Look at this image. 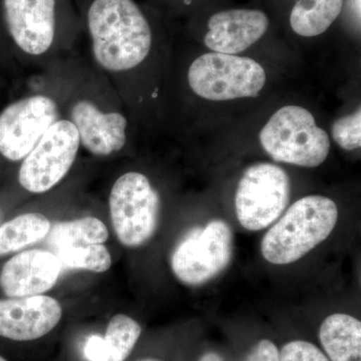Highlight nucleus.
Instances as JSON below:
<instances>
[{"label": "nucleus", "mask_w": 361, "mask_h": 361, "mask_svg": "<svg viewBox=\"0 0 361 361\" xmlns=\"http://www.w3.org/2000/svg\"><path fill=\"white\" fill-rule=\"evenodd\" d=\"M87 26L92 54L104 70H132L151 51V26L133 0H94L87 13Z\"/></svg>", "instance_id": "1"}, {"label": "nucleus", "mask_w": 361, "mask_h": 361, "mask_svg": "<svg viewBox=\"0 0 361 361\" xmlns=\"http://www.w3.org/2000/svg\"><path fill=\"white\" fill-rule=\"evenodd\" d=\"M338 220L336 202L310 195L299 199L261 242L263 257L275 265L296 262L329 238Z\"/></svg>", "instance_id": "2"}, {"label": "nucleus", "mask_w": 361, "mask_h": 361, "mask_svg": "<svg viewBox=\"0 0 361 361\" xmlns=\"http://www.w3.org/2000/svg\"><path fill=\"white\" fill-rule=\"evenodd\" d=\"M261 146L276 161L315 168L326 160L329 135L318 127L310 111L285 106L271 116L259 135Z\"/></svg>", "instance_id": "3"}, {"label": "nucleus", "mask_w": 361, "mask_h": 361, "mask_svg": "<svg viewBox=\"0 0 361 361\" xmlns=\"http://www.w3.org/2000/svg\"><path fill=\"white\" fill-rule=\"evenodd\" d=\"M188 80L197 96L209 101H231L258 97L265 85L266 73L254 59L213 51L194 61Z\"/></svg>", "instance_id": "4"}, {"label": "nucleus", "mask_w": 361, "mask_h": 361, "mask_svg": "<svg viewBox=\"0 0 361 361\" xmlns=\"http://www.w3.org/2000/svg\"><path fill=\"white\" fill-rule=\"evenodd\" d=\"M233 233L225 221H210L194 227L178 242L171 255V268L182 283L200 286L217 277L231 262Z\"/></svg>", "instance_id": "5"}, {"label": "nucleus", "mask_w": 361, "mask_h": 361, "mask_svg": "<svg viewBox=\"0 0 361 361\" xmlns=\"http://www.w3.org/2000/svg\"><path fill=\"white\" fill-rule=\"evenodd\" d=\"M111 224L123 245H144L155 234L160 213V196L141 173L121 176L111 190Z\"/></svg>", "instance_id": "6"}, {"label": "nucleus", "mask_w": 361, "mask_h": 361, "mask_svg": "<svg viewBox=\"0 0 361 361\" xmlns=\"http://www.w3.org/2000/svg\"><path fill=\"white\" fill-rule=\"evenodd\" d=\"M290 180L283 169L271 163L250 166L235 196V211L242 227L260 231L283 214L290 198Z\"/></svg>", "instance_id": "7"}, {"label": "nucleus", "mask_w": 361, "mask_h": 361, "mask_svg": "<svg viewBox=\"0 0 361 361\" xmlns=\"http://www.w3.org/2000/svg\"><path fill=\"white\" fill-rule=\"evenodd\" d=\"M80 141L71 121L59 120L23 159L18 180L30 193L42 194L59 184L77 158Z\"/></svg>", "instance_id": "8"}, {"label": "nucleus", "mask_w": 361, "mask_h": 361, "mask_svg": "<svg viewBox=\"0 0 361 361\" xmlns=\"http://www.w3.org/2000/svg\"><path fill=\"white\" fill-rule=\"evenodd\" d=\"M58 121L51 97L37 94L9 104L0 114V154L9 161L23 160Z\"/></svg>", "instance_id": "9"}, {"label": "nucleus", "mask_w": 361, "mask_h": 361, "mask_svg": "<svg viewBox=\"0 0 361 361\" xmlns=\"http://www.w3.org/2000/svg\"><path fill=\"white\" fill-rule=\"evenodd\" d=\"M7 27L16 45L30 56L51 49L56 35V0H4Z\"/></svg>", "instance_id": "10"}, {"label": "nucleus", "mask_w": 361, "mask_h": 361, "mask_svg": "<svg viewBox=\"0 0 361 361\" xmlns=\"http://www.w3.org/2000/svg\"><path fill=\"white\" fill-rule=\"evenodd\" d=\"M63 308L52 297L35 295L0 300V336L30 341L47 336L61 322Z\"/></svg>", "instance_id": "11"}, {"label": "nucleus", "mask_w": 361, "mask_h": 361, "mask_svg": "<svg viewBox=\"0 0 361 361\" xmlns=\"http://www.w3.org/2000/svg\"><path fill=\"white\" fill-rule=\"evenodd\" d=\"M63 266L51 251L26 250L9 259L0 273V286L11 298L42 295L58 282Z\"/></svg>", "instance_id": "12"}, {"label": "nucleus", "mask_w": 361, "mask_h": 361, "mask_svg": "<svg viewBox=\"0 0 361 361\" xmlns=\"http://www.w3.org/2000/svg\"><path fill=\"white\" fill-rule=\"evenodd\" d=\"M205 44L214 52L237 54L257 42L267 32L269 20L256 9H230L211 16Z\"/></svg>", "instance_id": "13"}, {"label": "nucleus", "mask_w": 361, "mask_h": 361, "mask_svg": "<svg viewBox=\"0 0 361 361\" xmlns=\"http://www.w3.org/2000/svg\"><path fill=\"white\" fill-rule=\"evenodd\" d=\"M71 122L77 128L80 145L92 155L106 157L121 151L127 141V118L116 111L104 113L82 99L71 106Z\"/></svg>", "instance_id": "14"}, {"label": "nucleus", "mask_w": 361, "mask_h": 361, "mask_svg": "<svg viewBox=\"0 0 361 361\" xmlns=\"http://www.w3.org/2000/svg\"><path fill=\"white\" fill-rule=\"evenodd\" d=\"M319 339L330 361H361V322L334 313L322 322Z\"/></svg>", "instance_id": "15"}, {"label": "nucleus", "mask_w": 361, "mask_h": 361, "mask_svg": "<svg viewBox=\"0 0 361 361\" xmlns=\"http://www.w3.org/2000/svg\"><path fill=\"white\" fill-rule=\"evenodd\" d=\"M344 0H297L290 16L293 32L313 37L326 32L338 18Z\"/></svg>", "instance_id": "16"}, {"label": "nucleus", "mask_w": 361, "mask_h": 361, "mask_svg": "<svg viewBox=\"0 0 361 361\" xmlns=\"http://www.w3.org/2000/svg\"><path fill=\"white\" fill-rule=\"evenodd\" d=\"M45 238L52 252L63 247L103 244L109 239V230L97 218L85 217L56 223Z\"/></svg>", "instance_id": "17"}, {"label": "nucleus", "mask_w": 361, "mask_h": 361, "mask_svg": "<svg viewBox=\"0 0 361 361\" xmlns=\"http://www.w3.org/2000/svg\"><path fill=\"white\" fill-rule=\"evenodd\" d=\"M51 222L39 213H28L0 226V255L20 251L44 239Z\"/></svg>", "instance_id": "18"}, {"label": "nucleus", "mask_w": 361, "mask_h": 361, "mask_svg": "<svg viewBox=\"0 0 361 361\" xmlns=\"http://www.w3.org/2000/svg\"><path fill=\"white\" fill-rule=\"evenodd\" d=\"M141 334V325L130 316H114L103 336V353L97 361H125L134 349Z\"/></svg>", "instance_id": "19"}, {"label": "nucleus", "mask_w": 361, "mask_h": 361, "mask_svg": "<svg viewBox=\"0 0 361 361\" xmlns=\"http://www.w3.org/2000/svg\"><path fill=\"white\" fill-rule=\"evenodd\" d=\"M63 268L106 272L111 266V256L103 244L63 247L52 251Z\"/></svg>", "instance_id": "20"}, {"label": "nucleus", "mask_w": 361, "mask_h": 361, "mask_svg": "<svg viewBox=\"0 0 361 361\" xmlns=\"http://www.w3.org/2000/svg\"><path fill=\"white\" fill-rule=\"evenodd\" d=\"M334 141L345 151H355L361 147V111L339 118L332 126Z\"/></svg>", "instance_id": "21"}, {"label": "nucleus", "mask_w": 361, "mask_h": 361, "mask_svg": "<svg viewBox=\"0 0 361 361\" xmlns=\"http://www.w3.org/2000/svg\"><path fill=\"white\" fill-rule=\"evenodd\" d=\"M280 361H330L314 344L295 341L285 344L280 353Z\"/></svg>", "instance_id": "22"}, {"label": "nucleus", "mask_w": 361, "mask_h": 361, "mask_svg": "<svg viewBox=\"0 0 361 361\" xmlns=\"http://www.w3.org/2000/svg\"><path fill=\"white\" fill-rule=\"evenodd\" d=\"M246 361H280V353L272 341L262 339L252 349Z\"/></svg>", "instance_id": "23"}, {"label": "nucleus", "mask_w": 361, "mask_h": 361, "mask_svg": "<svg viewBox=\"0 0 361 361\" xmlns=\"http://www.w3.org/2000/svg\"><path fill=\"white\" fill-rule=\"evenodd\" d=\"M103 336H90L85 341L84 346V355L87 361H97L103 353Z\"/></svg>", "instance_id": "24"}, {"label": "nucleus", "mask_w": 361, "mask_h": 361, "mask_svg": "<svg viewBox=\"0 0 361 361\" xmlns=\"http://www.w3.org/2000/svg\"><path fill=\"white\" fill-rule=\"evenodd\" d=\"M199 361H224V360L218 353H208L202 356L201 360Z\"/></svg>", "instance_id": "25"}, {"label": "nucleus", "mask_w": 361, "mask_h": 361, "mask_svg": "<svg viewBox=\"0 0 361 361\" xmlns=\"http://www.w3.org/2000/svg\"><path fill=\"white\" fill-rule=\"evenodd\" d=\"M353 1H355L356 13H358V16H360V0H353Z\"/></svg>", "instance_id": "26"}, {"label": "nucleus", "mask_w": 361, "mask_h": 361, "mask_svg": "<svg viewBox=\"0 0 361 361\" xmlns=\"http://www.w3.org/2000/svg\"><path fill=\"white\" fill-rule=\"evenodd\" d=\"M0 361H7V360H4V357H1V356H0Z\"/></svg>", "instance_id": "27"}, {"label": "nucleus", "mask_w": 361, "mask_h": 361, "mask_svg": "<svg viewBox=\"0 0 361 361\" xmlns=\"http://www.w3.org/2000/svg\"><path fill=\"white\" fill-rule=\"evenodd\" d=\"M144 361H157V360H144Z\"/></svg>", "instance_id": "28"}]
</instances>
